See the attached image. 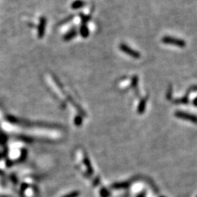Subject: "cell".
<instances>
[{
  "mask_svg": "<svg viewBox=\"0 0 197 197\" xmlns=\"http://www.w3.org/2000/svg\"><path fill=\"white\" fill-rule=\"evenodd\" d=\"M80 18H81V24H85V25H87V23L90 21L91 18V15H86L83 13H82V12H80Z\"/></svg>",
  "mask_w": 197,
  "mask_h": 197,
  "instance_id": "ba28073f",
  "label": "cell"
},
{
  "mask_svg": "<svg viewBox=\"0 0 197 197\" xmlns=\"http://www.w3.org/2000/svg\"><path fill=\"white\" fill-rule=\"evenodd\" d=\"M47 18L45 16H42L39 18V23L37 26V35L39 39L43 38L45 33V28H46Z\"/></svg>",
  "mask_w": 197,
  "mask_h": 197,
  "instance_id": "3957f363",
  "label": "cell"
},
{
  "mask_svg": "<svg viewBox=\"0 0 197 197\" xmlns=\"http://www.w3.org/2000/svg\"><path fill=\"white\" fill-rule=\"evenodd\" d=\"M162 42L166 45H172L174 46L180 47V48H184L186 45V43L184 40L175 37H170V36H165L162 38Z\"/></svg>",
  "mask_w": 197,
  "mask_h": 197,
  "instance_id": "6da1fadb",
  "label": "cell"
},
{
  "mask_svg": "<svg viewBox=\"0 0 197 197\" xmlns=\"http://www.w3.org/2000/svg\"><path fill=\"white\" fill-rule=\"evenodd\" d=\"M78 34V29H76L75 27L72 28V29H70L67 33H66L65 34L63 37V39H64V41H69L71 39H74Z\"/></svg>",
  "mask_w": 197,
  "mask_h": 197,
  "instance_id": "277c9868",
  "label": "cell"
},
{
  "mask_svg": "<svg viewBox=\"0 0 197 197\" xmlns=\"http://www.w3.org/2000/svg\"><path fill=\"white\" fill-rule=\"evenodd\" d=\"M176 116H177V117H179L180 118H183V119L188 120V121H193V122H197V118L196 117L192 116V115L188 114V113H182V112H178V113H176Z\"/></svg>",
  "mask_w": 197,
  "mask_h": 197,
  "instance_id": "5b68a950",
  "label": "cell"
},
{
  "mask_svg": "<svg viewBox=\"0 0 197 197\" xmlns=\"http://www.w3.org/2000/svg\"><path fill=\"white\" fill-rule=\"evenodd\" d=\"M74 17H75V15H69V16L67 17V18H64V20H61V21L60 22L59 24V25H63V24H64V23H68V22L70 21V20H72V19H73Z\"/></svg>",
  "mask_w": 197,
  "mask_h": 197,
  "instance_id": "9c48e42d",
  "label": "cell"
},
{
  "mask_svg": "<svg viewBox=\"0 0 197 197\" xmlns=\"http://www.w3.org/2000/svg\"><path fill=\"white\" fill-rule=\"evenodd\" d=\"M80 34L83 38H87L90 34V31L87 25L81 24L80 27Z\"/></svg>",
  "mask_w": 197,
  "mask_h": 197,
  "instance_id": "52a82bcc",
  "label": "cell"
},
{
  "mask_svg": "<svg viewBox=\"0 0 197 197\" xmlns=\"http://www.w3.org/2000/svg\"><path fill=\"white\" fill-rule=\"evenodd\" d=\"M86 2L83 0H75L71 4V8L73 10H78V9L82 8L84 6H86Z\"/></svg>",
  "mask_w": 197,
  "mask_h": 197,
  "instance_id": "8992f818",
  "label": "cell"
},
{
  "mask_svg": "<svg viewBox=\"0 0 197 197\" xmlns=\"http://www.w3.org/2000/svg\"><path fill=\"white\" fill-rule=\"evenodd\" d=\"M145 99H143V100L142 101V102L140 103V110H142L143 109L145 108Z\"/></svg>",
  "mask_w": 197,
  "mask_h": 197,
  "instance_id": "30bf717a",
  "label": "cell"
},
{
  "mask_svg": "<svg viewBox=\"0 0 197 197\" xmlns=\"http://www.w3.org/2000/svg\"><path fill=\"white\" fill-rule=\"evenodd\" d=\"M119 48L121 51L125 53L126 54L131 56V57L134 58V59H140V56H141L140 53H139V52L137 51V50H133L132 48H130L129 45H127L126 44L124 43L120 44Z\"/></svg>",
  "mask_w": 197,
  "mask_h": 197,
  "instance_id": "7a4b0ae2",
  "label": "cell"
},
{
  "mask_svg": "<svg viewBox=\"0 0 197 197\" xmlns=\"http://www.w3.org/2000/svg\"><path fill=\"white\" fill-rule=\"evenodd\" d=\"M193 104H194L195 105H196V106H197V98L195 99L194 101H193Z\"/></svg>",
  "mask_w": 197,
  "mask_h": 197,
  "instance_id": "8fae6325",
  "label": "cell"
}]
</instances>
